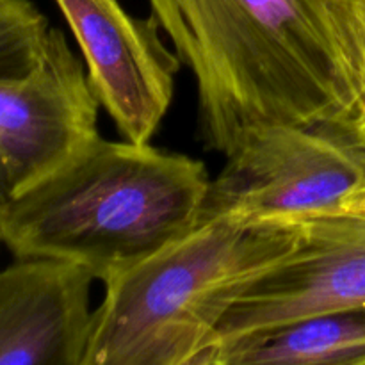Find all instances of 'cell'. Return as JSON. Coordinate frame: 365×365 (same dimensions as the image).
Returning <instances> with one entry per match:
<instances>
[{
  "label": "cell",
  "mask_w": 365,
  "mask_h": 365,
  "mask_svg": "<svg viewBox=\"0 0 365 365\" xmlns=\"http://www.w3.org/2000/svg\"><path fill=\"white\" fill-rule=\"evenodd\" d=\"M84 57L100 106L123 139L150 143L175 93L180 61L150 14L135 18L120 0H56Z\"/></svg>",
  "instance_id": "obj_6"
},
{
  "label": "cell",
  "mask_w": 365,
  "mask_h": 365,
  "mask_svg": "<svg viewBox=\"0 0 365 365\" xmlns=\"http://www.w3.org/2000/svg\"><path fill=\"white\" fill-rule=\"evenodd\" d=\"M365 187V145L335 123L260 125L239 135L202 221L294 225L344 209Z\"/></svg>",
  "instance_id": "obj_4"
},
{
  "label": "cell",
  "mask_w": 365,
  "mask_h": 365,
  "mask_svg": "<svg viewBox=\"0 0 365 365\" xmlns=\"http://www.w3.org/2000/svg\"><path fill=\"white\" fill-rule=\"evenodd\" d=\"M298 242L296 225L202 221L103 284L82 365H189L239 296Z\"/></svg>",
  "instance_id": "obj_3"
},
{
  "label": "cell",
  "mask_w": 365,
  "mask_h": 365,
  "mask_svg": "<svg viewBox=\"0 0 365 365\" xmlns=\"http://www.w3.org/2000/svg\"><path fill=\"white\" fill-rule=\"evenodd\" d=\"M342 210H365V187ZM342 210H339V212H342Z\"/></svg>",
  "instance_id": "obj_13"
},
{
  "label": "cell",
  "mask_w": 365,
  "mask_h": 365,
  "mask_svg": "<svg viewBox=\"0 0 365 365\" xmlns=\"http://www.w3.org/2000/svg\"><path fill=\"white\" fill-rule=\"evenodd\" d=\"M351 132L355 134V138L359 139L360 143H364L365 145V116H362L359 121H355V123H353Z\"/></svg>",
  "instance_id": "obj_14"
},
{
  "label": "cell",
  "mask_w": 365,
  "mask_h": 365,
  "mask_svg": "<svg viewBox=\"0 0 365 365\" xmlns=\"http://www.w3.org/2000/svg\"><path fill=\"white\" fill-rule=\"evenodd\" d=\"M212 348H214V344L209 346V348H207L205 351L200 353V355L196 356V359L192 360V362L189 364V365H216V364H214V360H212ZM355 365H365V362L355 364Z\"/></svg>",
  "instance_id": "obj_12"
},
{
  "label": "cell",
  "mask_w": 365,
  "mask_h": 365,
  "mask_svg": "<svg viewBox=\"0 0 365 365\" xmlns=\"http://www.w3.org/2000/svg\"><path fill=\"white\" fill-rule=\"evenodd\" d=\"M331 36L349 106V130L365 116V0H328Z\"/></svg>",
  "instance_id": "obj_10"
},
{
  "label": "cell",
  "mask_w": 365,
  "mask_h": 365,
  "mask_svg": "<svg viewBox=\"0 0 365 365\" xmlns=\"http://www.w3.org/2000/svg\"><path fill=\"white\" fill-rule=\"evenodd\" d=\"M216 365H355L365 362V310L319 314L214 344Z\"/></svg>",
  "instance_id": "obj_8"
},
{
  "label": "cell",
  "mask_w": 365,
  "mask_h": 365,
  "mask_svg": "<svg viewBox=\"0 0 365 365\" xmlns=\"http://www.w3.org/2000/svg\"><path fill=\"white\" fill-rule=\"evenodd\" d=\"M50 32L48 20L31 0H0V82L31 75L41 63Z\"/></svg>",
  "instance_id": "obj_9"
},
{
  "label": "cell",
  "mask_w": 365,
  "mask_h": 365,
  "mask_svg": "<svg viewBox=\"0 0 365 365\" xmlns=\"http://www.w3.org/2000/svg\"><path fill=\"white\" fill-rule=\"evenodd\" d=\"M14 187H13V178H11L9 166H7L6 159L0 153V209L13 198Z\"/></svg>",
  "instance_id": "obj_11"
},
{
  "label": "cell",
  "mask_w": 365,
  "mask_h": 365,
  "mask_svg": "<svg viewBox=\"0 0 365 365\" xmlns=\"http://www.w3.org/2000/svg\"><path fill=\"white\" fill-rule=\"evenodd\" d=\"M195 77L203 145L227 157L260 125L335 123L349 106L328 0H148Z\"/></svg>",
  "instance_id": "obj_1"
},
{
  "label": "cell",
  "mask_w": 365,
  "mask_h": 365,
  "mask_svg": "<svg viewBox=\"0 0 365 365\" xmlns=\"http://www.w3.org/2000/svg\"><path fill=\"white\" fill-rule=\"evenodd\" d=\"M202 160L150 143L95 138L0 209L14 260L71 264L107 284L202 223Z\"/></svg>",
  "instance_id": "obj_2"
},
{
  "label": "cell",
  "mask_w": 365,
  "mask_h": 365,
  "mask_svg": "<svg viewBox=\"0 0 365 365\" xmlns=\"http://www.w3.org/2000/svg\"><path fill=\"white\" fill-rule=\"evenodd\" d=\"M298 242L230 307L216 344L319 314L365 310V210L294 223Z\"/></svg>",
  "instance_id": "obj_5"
},
{
  "label": "cell",
  "mask_w": 365,
  "mask_h": 365,
  "mask_svg": "<svg viewBox=\"0 0 365 365\" xmlns=\"http://www.w3.org/2000/svg\"><path fill=\"white\" fill-rule=\"evenodd\" d=\"M93 277L56 260L0 269V365H82Z\"/></svg>",
  "instance_id": "obj_7"
},
{
  "label": "cell",
  "mask_w": 365,
  "mask_h": 365,
  "mask_svg": "<svg viewBox=\"0 0 365 365\" xmlns=\"http://www.w3.org/2000/svg\"><path fill=\"white\" fill-rule=\"evenodd\" d=\"M0 246H2V242H0Z\"/></svg>",
  "instance_id": "obj_15"
}]
</instances>
